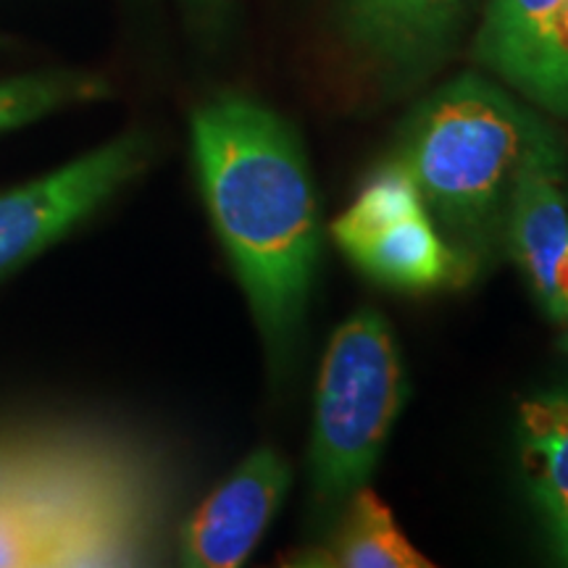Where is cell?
<instances>
[{"label": "cell", "instance_id": "cell-6", "mask_svg": "<svg viewBox=\"0 0 568 568\" xmlns=\"http://www.w3.org/2000/svg\"><path fill=\"white\" fill-rule=\"evenodd\" d=\"M506 258L545 316L568 326V140L545 113L531 130L510 195Z\"/></svg>", "mask_w": 568, "mask_h": 568}, {"label": "cell", "instance_id": "cell-3", "mask_svg": "<svg viewBox=\"0 0 568 568\" xmlns=\"http://www.w3.org/2000/svg\"><path fill=\"white\" fill-rule=\"evenodd\" d=\"M406 400L393 326L379 311H355L332 332L316 379L308 477L322 521L332 524L347 497L372 481Z\"/></svg>", "mask_w": 568, "mask_h": 568}, {"label": "cell", "instance_id": "cell-15", "mask_svg": "<svg viewBox=\"0 0 568 568\" xmlns=\"http://www.w3.org/2000/svg\"><path fill=\"white\" fill-rule=\"evenodd\" d=\"M545 529H548L552 556H556L560 564L568 566V503L558 510V514L545 518Z\"/></svg>", "mask_w": 568, "mask_h": 568}, {"label": "cell", "instance_id": "cell-16", "mask_svg": "<svg viewBox=\"0 0 568 568\" xmlns=\"http://www.w3.org/2000/svg\"><path fill=\"white\" fill-rule=\"evenodd\" d=\"M560 351H566V353H568V326H566L564 337H560Z\"/></svg>", "mask_w": 568, "mask_h": 568}, {"label": "cell", "instance_id": "cell-4", "mask_svg": "<svg viewBox=\"0 0 568 568\" xmlns=\"http://www.w3.org/2000/svg\"><path fill=\"white\" fill-rule=\"evenodd\" d=\"M329 234L345 258L382 287L432 293L468 284L416 184L389 155L368 172Z\"/></svg>", "mask_w": 568, "mask_h": 568}, {"label": "cell", "instance_id": "cell-9", "mask_svg": "<svg viewBox=\"0 0 568 568\" xmlns=\"http://www.w3.org/2000/svg\"><path fill=\"white\" fill-rule=\"evenodd\" d=\"M293 487V468L274 447H255L190 514L176 537V558L190 568L243 566Z\"/></svg>", "mask_w": 568, "mask_h": 568}, {"label": "cell", "instance_id": "cell-5", "mask_svg": "<svg viewBox=\"0 0 568 568\" xmlns=\"http://www.w3.org/2000/svg\"><path fill=\"white\" fill-rule=\"evenodd\" d=\"M153 159L148 134L130 132L30 184L0 193V276L59 243L103 209Z\"/></svg>", "mask_w": 568, "mask_h": 568}, {"label": "cell", "instance_id": "cell-10", "mask_svg": "<svg viewBox=\"0 0 568 568\" xmlns=\"http://www.w3.org/2000/svg\"><path fill=\"white\" fill-rule=\"evenodd\" d=\"M329 535L318 545L303 548L282 560L301 568H429L435 566L416 550L397 527L393 510L372 487H361L347 497L332 518Z\"/></svg>", "mask_w": 568, "mask_h": 568}, {"label": "cell", "instance_id": "cell-7", "mask_svg": "<svg viewBox=\"0 0 568 568\" xmlns=\"http://www.w3.org/2000/svg\"><path fill=\"white\" fill-rule=\"evenodd\" d=\"M481 0H339L347 51L385 95L416 90L445 67Z\"/></svg>", "mask_w": 568, "mask_h": 568}, {"label": "cell", "instance_id": "cell-11", "mask_svg": "<svg viewBox=\"0 0 568 568\" xmlns=\"http://www.w3.org/2000/svg\"><path fill=\"white\" fill-rule=\"evenodd\" d=\"M516 443L529 500L545 521L568 503V387L521 403Z\"/></svg>", "mask_w": 568, "mask_h": 568}, {"label": "cell", "instance_id": "cell-1", "mask_svg": "<svg viewBox=\"0 0 568 568\" xmlns=\"http://www.w3.org/2000/svg\"><path fill=\"white\" fill-rule=\"evenodd\" d=\"M197 184L276 376L293 364L322 258L301 134L258 98L219 92L190 119Z\"/></svg>", "mask_w": 568, "mask_h": 568}, {"label": "cell", "instance_id": "cell-13", "mask_svg": "<svg viewBox=\"0 0 568 568\" xmlns=\"http://www.w3.org/2000/svg\"><path fill=\"white\" fill-rule=\"evenodd\" d=\"M0 566H42V545L24 516L0 500Z\"/></svg>", "mask_w": 568, "mask_h": 568}, {"label": "cell", "instance_id": "cell-8", "mask_svg": "<svg viewBox=\"0 0 568 568\" xmlns=\"http://www.w3.org/2000/svg\"><path fill=\"white\" fill-rule=\"evenodd\" d=\"M471 55L531 109L568 119V0H481Z\"/></svg>", "mask_w": 568, "mask_h": 568}, {"label": "cell", "instance_id": "cell-2", "mask_svg": "<svg viewBox=\"0 0 568 568\" xmlns=\"http://www.w3.org/2000/svg\"><path fill=\"white\" fill-rule=\"evenodd\" d=\"M539 113L493 77L466 71L418 101L389 148L468 284L506 258L510 195Z\"/></svg>", "mask_w": 568, "mask_h": 568}, {"label": "cell", "instance_id": "cell-12", "mask_svg": "<svg viewBox=\"0 0 568 568\" xmlns=\"http://www.w3.org/2000/svg\"><path fill=\"white\" fill-rule=\"evenodd\" d=\"M109 84L80 71H48L0 82V134L17 130L67 105L98 101Z\"/></svg>", "mask_w": 568, "mask_h": 568}, {"label": "cell", "instance_id": "cell-14", "mask_svg": "<svg viewBox=\"0 0 568 568\" xmlns=\"http://www.w3.org/2000/svg\"><path fill=\"white\" fill-rule=\"evenodd\" d=\"M182 11L190 32L205 48H219L232 32L237 0H182Z\"/></svg>", "mask_w": 568, "mask_h": 568}]
</instances>
